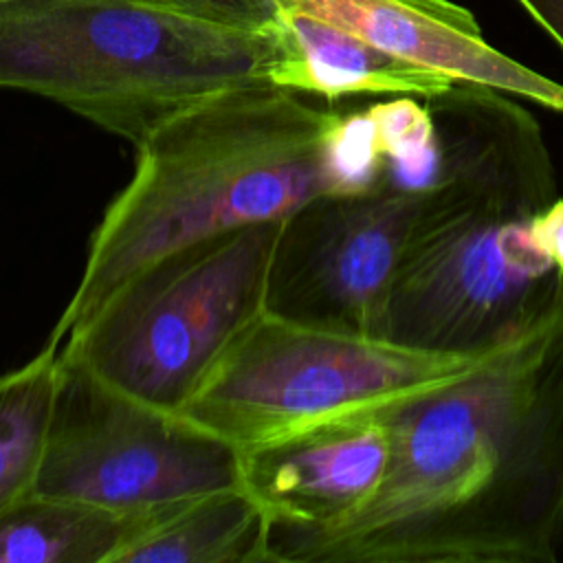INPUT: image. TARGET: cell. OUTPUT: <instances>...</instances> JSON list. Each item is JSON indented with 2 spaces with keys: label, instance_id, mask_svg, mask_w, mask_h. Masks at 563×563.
I'll return each mask as SVG.
<instances>
[{
  "label": "cell",
  "instance_id": "cell-17",
  "mask_svg": "<svg viewBox=\"0 0 563 563\" xmlns=\"http://www.w3.org/2000/svg\"><path fill=\"white\" fill-rule=\"evenodd\" d=\"M534 235L552 262L563 271V196L534 216Z\"/></svg>",
  "mask_w": 563,
  "mask_h": 563
},
{
  "label": "cell",
  "instance_id": "cell-8",
  "mask_svg": "<svg viewBox=\"0 0 563 563\" xmlns=\"http://www.w3.org/2000/svg\"><path fill=\"white\" fill-rule=\"evenodd\" d=\"M431 185L385 178L356 194H323L282 220L266 312L321 330L387 339L398 262L431 198Z\"/></svg>",
  "mask_w": 563,
  "mask_h": 563
},
{
  "label": "cell",
  "instance_id": "cell-19",
  "mask_svg": "<svg viewBox=\"0 0 563 563\" xmlns=\"http://www.w3.org/2000/svg\"><path fill=\"white\" fill-rule=\"evenodd\" d=\"M277 4H279V7H282V0H277Z\"/></svg>",
  "mask_w": 563,
  "mask_h": 563
},
{
  "label": "cell",
  "instance_id": "cell-9",
  "mask_svg": "<svg viewBox=\"0 0 563 563\" xmlns=\"http://www.w3.org/2000/svg\"><path fill=\"white\" fill-rule=\"evenodd\" d=\"M387 460L383 413L347 418L240 451L242 488L271 523L323 528L347 519L376 493Z\"/></svg>",
  "mask_w": 563,
  "mask_h": 563
},
{
  "label": "cell",
  "instance_id": "cell-16",
  "mask_svg": "<svg viewBox=\"0 0 563 563\" xmlns=\"http://www.w3.org/2000/svg\"><path fill=\"white\" fill-rule=\"evenodd\" d=\"M152 9L238 31H268L279 15L277 0H136Z\"/></svg>",
  "mask_w": 563,
  "mask_h": 563
},
{
  "label": "cell",
  "instance_id": "cell-15",
  "mask_svg": "<svg viewBox=\"0 0 563 563\" xmlns=\"http://www.w3.org/2000/svg\"><path fill=\"white\" fill-rule=\"evenodd\" d=\"M385 174L398 187H424L438 174V134L429 106L413 95H398L367 108Z\"/></svg>",
  "mask_w": 563,
  "mask_h": 563
},
{
  "label": "cell",
  "instance_id": "cell-20",
  "mask_svg": "<svg viewBox=\"0 0 563 563\" xmlns=\"http://www.w3.org/2000/svg\"><path fill=\"white\" fill-rule=\"evenodd\" d=\"M0 2H7V0H0Z\"/></svg>",
  "mask_w": 563,
  "mask_h": 563
},
{
  "label": "cell",
  "instance_id": "cell-2",
  "mask_svg": "<svg viewBox=\"0 0 563 563\" xmlns=\"http://www.w3.org/2000/svg\"><path fill=\"white\" fill-rule=\"evenodd\" d=\"M424 103L438 174L394 275L385 336L479 352L563 306V271L534 235L556 198L554 167L534 117L501 90L453 81Z\"/></svg>",
  "mask_w": 563,
  "mask_h": 563
},
{
  "label": "cell",
  "instance_id": "cell-18",
  "mask_svg": "<svg viewBox=\"0 0 563 563\" xmlns=\"http://www.w3.org/2000/svg\"><path fill=\"white\" fill-rule=\"evenodd\" d=\"M519 2L563 48V0H519Z\"/></svg>",
  "mask_w": 563,
  "mask_h": 563
},
{
  "label": "cell",
  "instance_id": "cell-3",
  "mask_svg": "<svg viewBox=\"0 0 563 563\" xmlns=\"http://www.w3.org/2000/svg\"><path fill=\"white\" fill-rule=\"evenodd\" d=\"M339 117L260 79L163 121L136 145L134 174L95 227L79 284L48 341L62 345L156 257L339 194L330 161Z\"/></svg>",
  "mask_w": 563,
  "mask_h": 563
},
{
  "label": "cell",
  "instance_id": "cell-10",
  "mask_svg": "<svg viewBox=\"0 0 563 563\" xmlns=\"http://www.w3.org/2000/svg\"><path fill=\"white\" fill-rule=\"evenodd\" d=\"M453 81L530 99L563 114V84L499 53L475 15L451 0H282Z\"/></svg>",
  "mask_w": 563,
  "mask_h": 563
},
{
  "label": "cell",
  "instance_id": "cell-11",
  "mask_svg": "<svg viewBox=\"0 0 563 563\" xmlns=\"http://www.w3.org/2000/svg\"><path fill=\"white\" fill-rule=\"evenodd\" d=\"M266 81L336 101L350 95L433 97L453 79L409 64L319 15L282 7Z\"/></svg>",
  "mask_w": 563,
  "mask_h": 563
},
{
  "label": "cell",
  "instance_id": "cell-7",
  "mask_svg": "<svg viewBox=\"0 0 563 563\" xmlns=\"http://www.w3.org/2000/svg\"><path fill=\"white\" fill-rule=\"evenodd\" d=\"M59 358L33 493L145 512L242 486L233 444Z\"/></svg>",
  "mask_w": 563,
  "mask_h": 563
},
{
  "label": "cell",
  "instance_id": "cell-6",
  "mask_svg": "<svg viewBox=\"0 0 563 563\" xmlns=\"http://www.w3.org/2000/svg\"><path fill=\"white\" fill-rule=\"evenodd\" d=\"M508 341L466 354L431 352L264 312L178 413L246 451L310 427L387 413L462 380Z\"/></svg>",
  "mask_w": 563,
  "mask_h": 563
},
{
  "label": "cell",
  "instance_id": "cell-4",
  "mask_svg": "<svg viewBox=\"0 0 563 563\" xmlns=\"http://www.w3.org/2000/svg\"><path fill=\"white\" fill-rule=\"evenodd\" d=\"M275 26L238 31L136 0L0 2V88L46 97L134 147L191 103L266 79Z\"/></svg>",
  "mask_w": 563,
  "mask_h": 563
},
{
  "label": "cell",
  "instance_id": "cell-12",
  "mask_svg": "<svg viewBox=\"0 0 563 563\" xmlns=\"http://www.w3.org/2000/svg\"><path fill=\"white\" fill-rule=\"evenodd\" d=\"M178 506L123 512L29 493L0 517V563H119L128 548Z\"/></svg>",
  "mask_w": 563,
  "mask_h": 563
},
{
  "label": "cell",
  "instance_id": "cell-13",
  "mask_svg": "<svg viewBox=\"0 0 563 563\" xmlns=\"http://www.w3.org/2000/svg\"><path fill=\"white\" fill-rule=\"evenodd\" d=\"M271 519L242 486L180 504L119 563H271Z\"/></svg>",
  "mask_w": 563,
  "mask_h": 563
},
{
  "label": "cell",
  "instance_id": "cell-1",
  "mask_svg": "<svg viewBox=\"0 0 563 563\" xmlns=\"http://www.w3.org/2000/svg\"><path fill=\"white\" fill-rule=\"evenodd\" d=\"M376 493L323 528L271 523V563H554L563 552V306L473 374L383 413Z\"/></svg>",
  "mask_w": 563,
  "mask_h": 563
},
{
  "label": "cell",
  "instance_id": "cell-5",
  "mask_svg": "<svg viewBox=\"0 0 563 563\" xmlns=\"http://www.w3.org/2000/svg\"><path fill=\"white\" fill-rule=\"evenodd\" d=\"M282 220L224 231L136 271L62 345L108 385L178 413L266 312Z\"/></svg>",
  "mask_w": 563,
  "mask_h": 563
},
{
  "label": "cell",
  "instance_id": "cell-14",
  "mask_svg": "<svg viewBox=\"0 0 563 563\" xmlns=\"http://www.w3.org/2000/svg\"><path fill=\"white\" fill-rule=\"evenodd\" d=\"M59 345L0 374V517L33 493L59 378Z\"/></svg>",
  "mask_w": 563,
  "mask_h": 563
}]
</instances>
